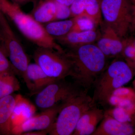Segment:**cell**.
I'll list each match as a JSON object with an SVG mask.
<instances>
[{
	"label": "cell",
	"mask_w": 135,
	"mask_h": 135,
	"mask_svg": "<svg viewBox=\"0 0 135 135\" xmlns=\"http://www.w3.org/2000/svg\"><path fill=\"white\" fill-rule=\"evenodd\" d=\"M93 21L97 26L103 23L100 0H87L86 7L83 14Z\"/></svg>",
	"instance_id": "obj_20"
},
{
	"label": "cell",
	"mask_w": 135,
	"mask_h": 135,
	"mask_svg": "<svg viewBox=\"0 0 135 135\" xmlns=\"http://www.w3.org/2000/svg\"><path fill=\"white\" fill-rule=\"evenodd\" d=\"M135 31V5L134 4L133 7V20H132V28L131 31Z\"/></svg>",
	"instance_id": "obj_26"
},
{
	"label": "cell",
	"mask_w": 135,
	"mask_h": 135,
	"mask_svg": "<svg viewBox=\"0 0 135 135\" xmlns=\"http://www.w3.org/2000/svg\"><path fill=\"white\" fill-rule=\"evenodd\" d=\"M35 63L49 77L55 79H66L71 75L70 60L63 53L54 50L38 47L34 53Z\"/></svg>",
	"instance_id": "obj_8"
},
{
	"label": "cell",
	"mask_w": 135,
	"mask_h": 135,
	"mask_svg": "<svg viewBox=\"0 0 135 135\" xmlns=\"http://www.w3.org/2000/svg\"><path fill=\"white\" fill-rule=\"evenodd\" d=\"M57 9V2L54 0H40L31 15L39 23H47L56 21Z\"/></svg>",
	"instance_id": "obj_16"
},
{
	"label": "cell",
	"mask_w": 135,
	"mask_h": 135,
	"mask_svg": "<svg viewBox=\"0 0 135 135\" xmlns=\"http://www.w3.org/2000/svg\"><path fill=\"white\" fill-rule=\"evenodd\" d=\"M62 104L44 110L41 113L28 118L19 126L13 128L12 134L22 135L27 132L45 130L50 132Z\"/></svg>",
	"instance_id": "obj_9"
},
{
	"label": "cell",
	"mask_w": 135,
	"mask_h": 135,
	"mask_svg": "<svg viewBox=\"0 0 135 135\" xmlns=\"http://www.w3.org/2000/svg\"><path fill=\"white\" fill-rule=\"evenodd\" d=\"M55 79L49 77L36 63H29L25 80L32 94H36Z\"/></svg>",
	"instance_id": "obj_14"
},
{
	"label": "cell",
	"mask_w": 135,
	"mask_h": 135,
	"mask_svg": "<svg viewBox=\"0 0 135 135\" xmlns=\"http://www.w3.org/2000/svg\"><path fill=\"white\" fill-rule=\"evenodd\" d=\"M64 53L71 63L74 82L88 92L106 68L107 58L95 43L66 48Z\"/></svg>",
	"instance_id": "obj_1"
},
{
	"label": "cell",
	"mask_w": 135,
	"mask_h": 135,
	"mask_svg": "<svg viewBox=\"0 0 135 135\" xmlns=\"http://www.w3.org/2000/svg\"><path fill=\"white\" fill-rule=\"evenodd\" d=\"M37 1V0H35V1Z\"/></svg>",
	"instance_id": "obj_32"
},
{
	"label": "cell",
	"mask_w": 135,
	"mask_h": 135,
	"mask_svg": "<svg viewBox=\"0 0 135 135\" xmlns=\"http://www.w3.org/2000/svg\"><path fill=\"white\" fill-rule=\"evenodd\" d=\"M87 0H75L70 6L71 18L80 16L83 14Z\"/></svg>",
	"instance_id": "obj_22"
},
{
	"label": "cell",
	"mask_w": 135,
	"mask_h": 135,
	"mask_svg": "<svg viewBox=\"0 0 135 135\" xmlns=\"http://www.w3.org/2000/svg\"><path fill=\"white\" fill-rule=\"evenodd\" d=\"M105 115V111L92 107L84 112L78 121L72 135H92Z\"/></svg>",
	"instance_id": "obj_12"
},
{
	"label": "cell",
	"mask_w": 135,
	"mask_h": 135,
	"mask_svg": "<svg viewBox=\"0 0 135 135\" xmlns=\"http://www.w3.org/2000/svg\"><path fill=\"white\" fill-rule=\"evenodd\" d=\"M11 1L13 2L16 3L17 4L20 5L28 2L31 0H11Z\"/></svg>",
	"instance_id": "obj_27"
},
{
	"label": "cell",
	"mask_w": 135,
	"mask_h": 135,
	"mask_svg": "<svg viewBox=\"0 0 135 135\" xmlns=\"http://www.w3.org/2000/svg\"><path fill=\"white\" fill-rule=\"evenodd\" d=\"M76 20V17L64 20L53 21L44 26L46 31L54 38L64 36L71 32Z\"/></svg>",
	"instance_id": "obj_17"
},
{
	"label": "cell",
	"mask_w": 135,
	"mask_h": 135,
	"mask_svg": "<svg viewBox=\"0 0 135 135\" xmlns=\"http://www.w3.org/2000/svg\"><path fill=\"white\" fill-rule=\"evenodd\" d=\"M101 26L102 29L100 36L95 43L97 46L107 59L121 55L124 47L123 39L103 22Z\"/></svg>",
	"instance_id": "obj_10"
},
{
	"label": "cell",
	"mask_w": 135,
	"mask_h": 135,
	"mask_svg": "<svg viewBox=\"0 0 135 135\" xmlns=\"http://www.w3.org/2000/svg\"><path fill=\"white\" fill-rule=\"evenodd\" d=\"M75 17V24L71 32L86 31L97 28V26L94 22L89 18L84 16Z\"/></svg>",
	"instance_id": "obj_21"
},
{
	"label": "cell",
	"mask_w": 135,
	"mask_h": 135,
	"mask_svg": "<svg viewBox=\"0 0 135 135\" xmlns=\"http://www.w3.org/2000/svg\"><path fill=\"white\" fill-rule=\"evenodd\" d=\"M103 23L121 38L131 31L134 3L132 0H100Z\"/></svg>",
	"instance_id": "obj_5"
},
{
	"label": "cell",
	"mask_w": 135,
	"mask_h": 135,
	"mask_svg": "<svg viewBox=\"0 0 135 135\" xmlns=\"http://www.w3.org/2000/svg\"><path fill=\"white\" fill-rule=\"evenodd\" d=\"M56 2L70 7L75 0H54Z\"/></svg>",
	"instance_id": "obj_25"
},
{
	"label": "cell",
	"mask_w": 135,
	"mask_h": 135,
	"mask_svg": "<svg viewBox=\"0 0 135 135\" xmlns=\"http://www.w3.org/2000/svg\"><path fill=\"white\" fill-rule=\"evenodd\" d=\"M133 3H134V5H135V1L134 2H133Z\"/></svg>",
	"instance_id": "obj_30"
},
{
	"label": "cell",
	"mask_w": 135,
	"mask_h": 135,
	"mask_svg": "<svg viewBox=\"0 0 135 135\" xmlns=\"http://www.w3.org/2000/svg\"><path fill=\"white\" fill-rule=\"evenodd\" d=\"M0 8L5 16L14 23L22 34L38 47L61 53L64 51L62 46L48 33L44 26L31 15L24 12L20 5L9 0H0Z\"/></svg>",
	"instance_id": "obj_2"
},
{
	"label": "cell",
	"mask_w": 135,
	"mask_h": 135,
	"mask_svg": "<svg viewBox=\"0 0 135 135\" xmlns=\"http://www.w3.org/2000/svg\"><path fill=\"white\" fill-rule=\"evenodd\" d=\"M4 14H3L2 11L1 10V8H0V19H1L4 16Z\"/></svg>",
	"instance_id": "obj_28"
},
{
	"label": "cell",
	"mask_w": 135,
	"mask_h": 135,
	"mask_svg": "<svg viewBox=\"0 0 135 135\" xmlns=\"http://www.w3.org/2000/svg\"><path fill=\"white\" fill-rule=\"evenodd\" d=\"M34 111L32 107L29 103L22 99V98L18 97L11 119L12 129L33 116Z\"/></svg>",
	"instance_id": "obj_18"
},
{
	"label": "cell",
	"mask_w": 135,
	"mask_h": 135,
	"mask_svg": "<svg viewBox=\"0 0 135 135\" xmlns=\"http://www.w3.org/2000/svg\"><path fill=\"white\" fill-rule=\"evenodd\" d=\"M15 71L7 57L0 49V73Z\"/></svg>",
	"instance_id": "obj_24"
},
{
	"label": "cell",
	"mask_w": 135,
	"mask_h": 135,
	"mask_svg": "<svg viewBox=\"0 0 135 135\" xmlns=\"http://www.w3.org/2000/svg\"><path fill=\"white\" fill-rule=\"evenodd\" d=\"M135 135V128L131 123L121 122L105 112L99 126L92 135Z\"/></svg>",
	"instance_id": "obj_11"
},
{
	"label": "cell",
	"mask_w": 135,
	"mask_h": 135,
	"mask_svg": "<svg viewBox=\"0 0 135 135\" xmlns=\"http://www.w3.org/2000/svg\"><path fill=\"white\" fill-rule=\"evenodd\" d=\"M132 1H133V2H134L135 1V0H132Z\"/></svg>",
	"instance_id": "obj_31"
},
{
	"label": "cell",
	"mask_w": 135,
	"mask_h": 135,
	"mask_svg": "<svg viewBox=\"0 0 135 135\" xmlns=\"http://www.w3.org/2000/svg\"><path fill=\"white\" fill-rule=\"evenodd\" d=\"M134 70L125 60L118 59L113 60L93 84L92 98L94 103L102 105L108 104L113 93L132 79Z\"/></svg>",
	"instance_id": "obj_3"
},
{
	"label": "cell",
	"mask_w": 135,
	"mask_h": 135,
	"mask_svg": "<svg viewBox=\"0 0 135 135\" xmlns=\"http://www.w3.org/2000/svg\"><path fill=\"white\" fill-rule=\"evenodd\" d=\"M15 71L0 73V99L12 95L20 88L19 83L14 74Z\"/></svg>",
	"instance_id": "obj_19"
},
{
	"label": "cell",
	"mask_w": 135,
	"mask_h": 135,
	"mask_svg": "<svg viewBox=\"0 0 135 135\" xmlns=\"http://www.w3.org/2000/svg\"><path fill=\"white\" fill-rule=\"evenodd\" d=\"M95 105L92 97L86 92H82L68 99L62 105L49 134L73 135L83 114Z\"/></svg>",
	"instance_id": "obj_4"
},
{
	"label": "cell",
	"mask_w": 135,
	"mask_h": 135,
	"mask_svg": "<svg viewBox=\"0 0 135 135\" xmlns=\"http://www.w3.org/2000/svg\"><path fill=\"white\" fill-rule=\"evenodd\" d=\"M84 92L86 91L75 83L68 82L65 79H58L35 94V102L37 107L44 110L64 103Z\"/></svg>",
	"instance_id": "obj_6"
},
{
	"label": "cell",
	"mask_w": 135,
	"mask_h": 135,
	"mask_svg": "<svg viewBox=\"0 0 135 135\" xmlns=\"http://www.w3.org/2000/svg\"><path fill=\"white\" fill-rule=\"evenodd\" d=\"M0 49L9 58L15 71L25 80L30 63L29 57L7 20L0 23Z\"/></svg>",
	"instance_id": "obj_7"
},
{
	"label": "cell",
	"mask_w": 135,
	"mask_h": 135,
	"mask_svg": "<svg viewBox=\"0 0 135 135\" xmlns=\"http://www.w3.org/2000/svg\"><path fill=\"white\" fill-rule=\"evenodd\" d=\"M57 9L56 16V21L71 18L70 7L60 4L57 2Z\"/></svg>",
	"instance_id": "obj_23"
},
{
	"label": "cell",
	"mask_w": 135,
	"mask_h": 135,
	"mask_svg": "<svg viewBox=\"0 0 135 135\" xmlns=\"http://www.w3.org/2000/svg\"><path fill=\"white\" fill-rule=\"evenodd\" d=\"M133 86H134V89L135 90V79L134 80V81H133Z\"/></svg>",
	"instance_id": "obj_29"
},
{
	"label": "cell",
	"mask_w": 135,
	"mask_h": 135,
	"mask_svg": "<svg viewBox=\"0 0 135 135\" xmlns=\"http://www.w3.org/2000/svg\"><path fill=\"white\" fill-rule=\"evenodd\" d=\"M17 98L12 94L0 99V135L12 134L11 119Z\"/></svg>",
	"instance_id": "obj_15"
},
{
	"label": "cell",
	"mask_w": 135,
	"mask_h": 135,
	"mask_svg": "<svg viewBox=\"0 0 135 135\" xmlns=\"http://www.w3.org/2000/svg\"><path fill=\"white\" fill-rule=\"evenodd\" d=\"M101 32L95 29L81 32H70L64 36L55 38L61 46L71 48L90 44L95 43L99 38Z\"/></svg>",
	"instance_id": "obj_13"
}]
</instances>
